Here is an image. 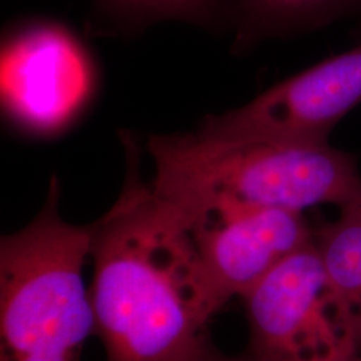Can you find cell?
<instances>
[{
	"instance_id": "cell-9",
	"label": "cell",
	"mask_w": 361,
	"mask_h": 361,
	"mask_svg": "<svg viewBox=\"0 0 361 361\" xmlns=\"http://www.w3.org/2000/svg\"><path fill=\"white\" fill-rule=\"evenodd\" d=\"M313 243L361 348V205L340 209L335 221L313 231Z\"/></svg>"
},
{
	"instance_id": "cell-11",
	"label": "cell",
	"mask_w": 361,
	"mask_h": 361,
	"mask_svg": "<svg viewBox=\"0 0 361 361\" xmlns=\"http://www.w3.org/2000/svg\"><path fill=\"white\" fill-rule=\"evenodd\" d=\"M195 361H256L250 355L245 353L244 356H238V357H229L225 355H221L217 350L213 348L209 349L205 352L201 357H198Z\"/></svg>"
},
{
	"instance_id": "cell-6",
	"label": "cell",
	"mask_w": 361,
	"mask_h": 361,
	"mask_svg": "<svg viewBox=\"0 0 361 361\" xmlns=\"http://www.w3.org/2000/svg\"><path fill=\"white\" fill-rule=\"evenodd\" d=\"M190 232L222 307L233 297L246 296L313 238L302 213L268 207L219 210L194 222Z\"/></svg>"
},
{
	"instance_id": "cell-2",
	"label": "cell",
	"mask_w": 361,
	"mask_h": 361,
	"mask_svg": "<svg viewBox=\"0 0 361 361\" xmlns=\"http://www.w3.org/2000/svg\"><path fill=\"white\" fill-rule=\"evenodd\" d=\"M155 195L192 228L210 213L235 207L302 213L319 205H361L355 157L329 143L219 142L195 134L153 135Z\"/></svg>"
},
{
	"instance_id": "cell-1",
	"label": "cell",
	"mask_w": 361,
	"mask_h": 361,
	"mask_svg": "<svg viewBox=\"0 0 361 361\" xmlns=\"http://www.w3.org/2000/svg\"><path fill=\"white\" fill-rule=\"evenodd\" d=\"M122 193L94 222L90 290L107 361H195L212 348L207 326L222 308L189 225L138 173L125 141Z\"/></svg>"
},
{
	"instance_id": "cell-10",
	"label": "cell",
	"mask_w": 361,
	"mask_h": 361,
	"mask_svg": "<svg viewBox=\"0 0 361 361\" xmlns=\"http://www.w3.org/2000/svg\"><path fill=\"white\" fill-rule=\"evenodd\" d=\"M104 10L131 25L176 20L195 26L225 25L221 0H95Z\"/></svg>"
},
{
	"instance_id": "cell-7",
	"label": "cell",
	"mask_w": 361,
	"mask_h": 361,
	"mask_svg": "<svg viewBox=\"0 0 361 361\" xmlns=\"http://www.w3.org/2000/svg\"><path fill=\"white\" fill-rule=\"evenodd\" d=\"M83 54L59 25L35 23L7 43L3 95L7 107L34 129L59 126L82 101L87 77Z\"/></svg>"
},
{
	"instance_id": "cell-4",
	"label": "cell",
	"mask_w": 361,
	"mask_h": 361,
	"mask_svg": "<svg viewBox=\"0 0 361 361\" xmlns=\"http://www.w3.org/2000/svg\"><path fill=\"white\" fill-rule=\"evenodd\" d=\"M249 349L256 361H361L348 316L313 243L268 273L246 296Z\"/></svg>"
},
{
	"instance_id": "cell-5",
	"label": "cell",
	"mask_w": 361,
	"mask_h": 361,
	"mask_svg": "<svg viewBox=\"0 0 361 361\" xmlns=\"http://www.w3.org/2000/svg\"><path fill=\"white\" fill-rule=\"evenodd\" d=\"M361 104V44L261 92L250 102L207 116L197 134L219 142L329 143L343 116Z\"/></svg>"
},
{
	"instance_id": "cell-12",
	"label": "cell",
	"mask_w": 361,
	"mask_h": 361,
	"mask_svg": "<svg viewBox=\"0 0 361 361\" xmlns=\"http://www.w3.org/2000/svg\"><path fill=\"white\" fill-rule=\"evenodd\" d=\"M359 15H360V16H361V13H359ZM360 27H361V19H360Z\"/></svg>"
},
{
	"instance_id": "cell-8",
	"label": "cell",
	"mask_w": 361,
	"mask_h": 361,
	"mask_svg": "<svg viewBox=\"0 0 361 361\" xmlns=\"http://www.w3.org/2000/svg\"><path fill=\"white\" fill-rule=\"evenodd\" d=\"M225 22L245 49L261 40L285 38L331 26L361 13V0H221Z\"/></svg>"
},
{
	"instance_id": "cell-3",
	"label": "cell",
	"mask_w": 361,
	"mask_h": 361,
	"mask_svg": "<svg viewBox=\"0 0 361 361\" xmlns=\"http://www.w3.org/2000/svg\"><path fill=\"white\" fill-rule=\"evenodd\" d=\"M52 178L38 216L0 241V361H80L97 324L82 269L94 224L59 212Z\"/></svg>"
}]
</instances>
